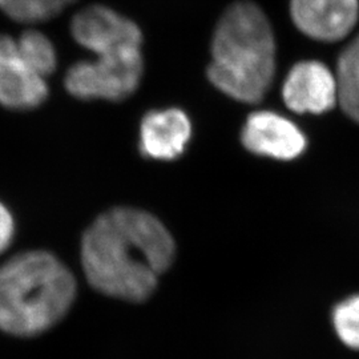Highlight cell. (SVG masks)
<instances>
[{"instance_id": "1", "label": "cell", "mask_w": 359, "mask_h": 359, "mask_svg": "<svg viewBox=\"0 0 359 359\" xmlns=\"http://www.w3.org/2000/svg\"><path fill=\"white\" fill-rule=\"evenodd\" d=\"M176 257V244L154 215L132 206L102 213L86 229L80 261L90 286L102 294L140 304Z\"/></svg>"}, {"instance_id": "2", "label": "cell", "mask_w": 359, "mask_h": 359, "mask_svg": "<svg viewBox=\"0 0 359 359\" xmlns=\"http://www.w3.org/2000/svg\"><path fill=\"white\" fill-rule=\"evenodd\" d=\"M77 283L65 262L47 250L19 253L0 265V332L38 337L63 321Z\"/></svg>"}, {"instance_id": "3", "label": "cell", "mask_w": 359, "mask_h": 359, "mask_svg": "<svg viewBox=\"0 0 359 359\" xmlns=\"http://www.w3.org/2000/svg\"><path fill=\"white\" fill-rule=\"evenodd\" d=\"M276 55V39L266 15L252 1H238L218 20L206 74L231 99L259 103L273 84Z\"/></svg>"}, {"instance_id": "4", "label": "cell", "mask_w": 359, "mask_h": 359, "mask_svg": "<svg viewBox=\"0 0 359 359\" xmlns=\"http://www.w3.org/2000/svg\"><path fill=\"white\" fill-rule=\"evenodd\" d=\"M77 62L67 75V90L81 100L120 102L137 90L142 76V46H129Z\"/></svg>"}, {"instance_id": "5", "label": "cell", "mask_w": 359, "mask_h": 359, "mask_svg": "<svg viewBox=\"0 0 359 359\" xmlns=\"http://www.w3.org/2000/svg\"><path fill=\"white\" fill-rule=\"evenodd\" d=\"M71 34L81 47L95 55L142 44V31L136 23L99 4L74 16Z\"/></svg>"}, {"instance_id": "6", "label": "cell", "mask_w": 359, "mask_h": 359, "mask_svg": "<svg viewBox=\"0 0 359 359\" xmlns=\"http://www.w3.org/2000/svg\"><path fill=\"white\" fill-rule=\"evenodd\" d=\"M283 99L295 114H325L338 102L337 76L321 62H299L283 81Z\"/></svg>"}, {"instance_id": "7", "label": "cell", "mask_w": 359, "mask_h": 359, "mask_svg": "<svg viewBox=\"0 0 359 359\" xmlns=\"http://www.w3.org/2000/svg\"><path fill=\"white\" fill-rule=\"evenodd\" d=\"M241 142L252 154L276 160H294L306 149V137L289 118L270 111H258L246 118Z\"/></svg>"}, {"instance_id": "8", "label": "cell", "mask_w": 359, "mask_h": 359, "mask_svg": "<svg viewBox=\"0 0 359 359\" xmlns=\"http://www.w3.org/2000/svg\"><path fill=\"white\" fill-rule=\"evenodd\" d=\"M290 16L304 35L333 43L357 25L359 0H290Z\"/></svg>"}, {"instance_id": "9", "label": "cell", "mask_w": 359, "mask_h": 359, "mask_svg": "<svg viewBox=\"0 0 359 359\" xmlns=\"http://www.w3.org/2000/svg\"><path fill=\"white\" fill-rule=\"evenodd\" d=\"M192 136L189 117L179 108L152 111L140 126V149L156 160H175L185 151Z\"/></svg>"}, {"instance_id": "10", "label": "cell", "mask_w": 359, "mask_h": 359, "mask_svg": "<svg viewBox=\"0 0 359 359\" xmlns=\"http://www.w3.org/2000/svg\"><path fill=\"white\" fill-rule=\"evenodd\" d=\"M48 87L20 59H0V105L8 109H32L46 102Z\"/></svg>"}, {"instance_id": "11", "label": "cell", "mask_w": 359, "mask_h": 359, "mask_svg": "<svg viewBox=\"0 0 359 359\" xmlns=\"http://www.w3.org/2000/svg\"><path fill=\"white\" fill-rule=\"evenodd\" d=\"M335 76L338 103L345 115L359 124V35L341 52Z\"/></svg>"}, {"instance_id": "12", "label": "cell", "mask_w": 359, "mask_h": 359, "mask_svg": "<svg viewBox=\"0 0 359 359\" xmlns=\"http://www.w3.org/2000/svg\"><path fill=\"white\" fill-rule=\"evenodd\" d=\"M19 57L31 71L47 77L56 69V51L44 34L29 29L18 39Z\"/></svg>"}, {"instance_id": "13", "label": "cell", "mask_w": 359, "mask_h": 359, "mask_svg": "<svg viewBox=\"0 0 359 359\" xmlns=\"http://www.w3.org/2000/svg\"><path fill=\"white\" fill-rule=\"evenodd\" d=\"M75 0H0V10L20 23H36L56 16Z\"/></svg>"}, {"instance_id": "14", "label": "cell", "mask_w": 359, "mask_h": 359, "mask_svg": "<svg viewBox=\"0 0 359 359\" xmlns=\"http://www.w3.org/2000/svg\"><path fill=\"white\" fill-rule=\"evenodd\" d=\"M333 325L347 347L359 350V295L348 297L334 308Z\"/></svg>"}, {"instance_id": "15", "label": "cell", "mask_w": 359, "mask_h": 359, "mask_svg": "<svg viewBox=\"0 0 359 359\" xmlns=\"http://www.w3.org/2000/svg\"><path fill=\"white\" fill-rule=\"evenodd\" d=\"M15 237V219L10 209L0 201V255L13 244Z\"/></svg>"}]
</instances>
